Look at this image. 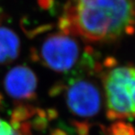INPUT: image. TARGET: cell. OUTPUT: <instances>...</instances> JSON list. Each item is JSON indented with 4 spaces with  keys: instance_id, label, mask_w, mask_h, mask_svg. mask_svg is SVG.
Listing matches in <instances>:
<instances>
[{
    "instance_id": "52a82bcc",
    "label": "cell",
    "mask_w": 135,
    "mask_h": 135,
    "mask_svg": "<svg viewBox=\"0 0 135 135\" xmlns=\"http://www.w3.org/2000/svg\"><path fill=\"white\" fill-rule=\"evenodd\" d=\"M108 135H135V130L130 124L119 121L111 125Z\"/></svg>"
},
{
    "instance_id": "5b68a950",
    "label": "cell",
    "mask_w": 135,
    "mask_h": 135,
    "mask_svg": "<svg viewBox=\"0 0 135 135\" xmlns=\"http://www.w3.org/2000/svg\"><path fill=\"white\" fill-rule=\"evenodd\" d=\"M37 81L36 75L28 67L16 66L7 73L4 79V88L10 97L18 100H27L34 97Z\"/></svg>"
},
{
    "instance_id": "277c9868",
    "label": "cell",
    "mask_w": 135,
    "mask_h": 135,
    "mask_svg": "<svg viewBox=\"0 0 135 135\" xmlns=\"http://www.w3.org/2000/svg\"><path fill=\"white\" fill-rule=\"evenodd\" d=\"M64 89L68 108L76 117L89 118L100 111L101 94L92 81L83 78L70 79Z\"/></svg>"
},
{
    "instance_id": "8992f818",
    "label": "cell",
    "mask_w": 135,
    "mask_h": 135,
    "mask_svg": "<svg viewBox=\"0 0 135 135\" xmlns=\"http://www.w3.org/2000/svg\"><path fill=\"white\" fill-rule=\"evenodd\" d=\"M21 42L11 28L0 26V64L10 63L16 59L20 52Z\"/></svg>"
},
{
    "instance_id": "3957f363",
    "label": "cell",
    "mask_w": 135,
    "mask_h": 135,
    "mask_svg": "<svg viewBox=\"0 0 135 135\" xmlns=\"http://www.w3.org/2000/svg\"><path fill=\"white\" fill-rule=\"evenodd\" d=\"M81 47L73 36L56 33L48 36L37 51L41 63L58 73L72 71L80 64Z\"/></svg>"
},
{
    "instance_id": "ba28073f",
    "label": "cell",
    "mask_w": 135,
    "mask_h": 135,
    "mask_svg": "<svg viewBox=\"0 0 135 135\" xmlns=\"http://www.w3.org/2000/svg\"><path fill=\"white\" fill-rule=\"evenodd\" d=\"M0 135H23L4 120L0 119Z\"/></svg>"
},
{
    "instance_id": "6da1fadb",
    "label": "cell",
    "mask_w": 135,
    "mask_h": 135,
    "mask_svg": "<svg viewBox=\"0 0 135 135\" xmlns=\"http://www.w3.org/2000/svg\"><path fill=\"white\" fill-rule=\"evenodd\" d=\"M62 33L91 42H113L135 32L133 0H72L60 21Z\"/></svg>"
},
{
    "instance_id": "7a4b0ae2",
    "label": "cell",
    "mask_w": 135,
    "mask_h": 135,
    "mask_svg": "<svg viewBox=\"0 0 135 135\" xmlns=\"http://www.w3.org/2000/svg\"><path fill=\"white\" fill-rule=\"evenodd\" d=\"M133 67H115L103 78L110 120L135 118L132 86Z\"/></svg>"
}]
</instances>
